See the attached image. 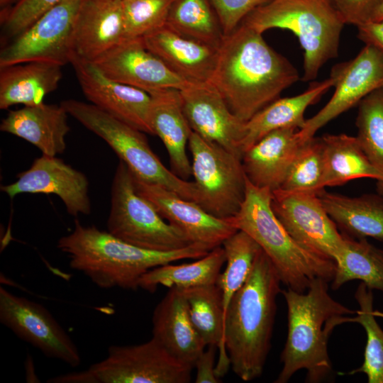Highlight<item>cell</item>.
Listing matches in <instances>:
<instances>
[{
    "instance_id": "6da1fadb",
    "label": "cell",
    "mask_w": 383,
    "mask_h": 383,
    "mask_svg": "<svg viewBox=\"0 0 383 383\" xmlns=\"http://www.w3.org/2000/svg\"><path fill=\"white\" fill-rule=\"evenodd\" d=\"M299 79L296 67L267 43L262 33L240 23L224 35L208 83L246 122Z\"/></svg>"
},
{
    "instance_id": "7a4b0ae2",
    "label": "cell",
    "mask_w": 383,
    "mask_h": 383,
    "mask_svg": "<svg viewBox=\"0 0 383 383\" xmlns=\"http://www.w3.org/2000/svg\"><path fill=\"white\" fill-rule=\"evenodd\" d=\"M281 283L273 263L261 249L248 279L229 304L223 344L232 370L243 381H252L263 372L271 348Z\"/></svg>"
},
{
    "instance_id": "3957f363",
    "label": "cell",
    "mask_w": 383,
    "mask_h": 383,
    "mask_svg": "<svg viewBox=\"0 0 383 383\" xmlns=\"http://www.w3.org/2000/svg\"><path fill=\"white\" fill-rule=\"evenodd\" d=\"M328 281L315 278L307 290L287 288L281 292L287 307V336L282 351L281 371L276 383H286L304 370L306 382H321L332 372L328 355L329 338L334 328L353 322L357 311L335 300L328 292Z\"/></svg>"
},
{
    "instance_id": "277c9868",
    "label": "cell",
    "mask_w": 383,
    "mask_h": 383,
    "mask_svg": "<svg viewBox=\"0 0 383 383\" xmlns=\"http://www.w3.org/2000/svg\"><path fill=\"white\" fill-rule=\"evenodd\" d=\"M57 248L65 253L70 267L87 276L101 289H138L140 278L148 270L184 259H199L211 250L194 243L169 252L140 248L121 240L108 231L84 226L74 220L72 231L61 237Z\"/></svg>"
},
{
    "instance_id": "5b68a950",
    "label": "cell",
    "mask_w": 383,
    "mask_h": 383,
    "mask_svg": "<svg viewBox=\"0 0 383 383\" xmlns=\"http://www.w3.org/2000/svg\"><path fill=\"white\" fill-rule=\"evenodd\" d=\"M271 199L270 189L257 187L247 179L245 200L229 219L260 245L287 288L304 292L315 278L331 282L336 269L335 260L296 240L274 214Z\"/></svg>"
},
{
    "instance_id": "8992f818",
    "label": "cell",
    "mask_w": 383,
    "mask_h": 383,
    "mask_svg": "<svg viewBox=\"0 0 383 383\" xmlns=\"http://www.w3.org/2000/svg\"><path fill=\"white\" fill-rule=\"evenodd\" d=\"M241 23L260 33L272 28L292 32L304 50V82L315 79L320 69L338 55L345 25L329 0H271Z\"/></svg>"
},
{
    "instance_id": "52a82bcc",
    "label": "cell",
    "mask_w": 383,
    "mask_h": 383,
    "mask_svg": "<svg viewBox=\"0 0 383 383\" xmlns=\"http://www.w3.org/2000/svg\"><path fill=\"white\" fill-rule=\"evenodd\" d=\"M60 104L70 116L103 139L137 179L199 203L194 182L183 179L168 170L150 148L143 132L92 104L72 99Z\"/></svg>"
},
{
    "instance_id": "ba28073f",
    "label": "cell",
    "mask_w": 383,
    "mask_h": 383,
    "mask_svg": "<svg viewBox=\"0 0 383 383\" xmlns=\"http://www.w3.org/2000/svg\"><path fill=\"white\" fill-rule=\"evenodd\" d=\"M107 230L124 242L153 251H174L194 244L137 192L132 172L121 160L111 184Z\"/></svg>"
},
{
    "instance_id": "9c48e42d",
    "label": "cell",
    "mask_w": 383,
    "mask_h": 383,
    "mask_svg": "<svg viewBox=\"0 0 383 383\" xmlns=\"http://www.w3.org/2000/svg\"><path fill=\"white\" fill-rule=\"evenodd\" d=\"M193 367L174 358L153 337L131 345H110L107 356L83 371L53 377L51 383H188Z\"/></svg>"
},
{
    "instance_id": "30bf717a",
    "label": "cell",
    "mask_w": 383,
    "mask_h": 383,
    "mask_svg": "<svg viewBox=\"0 0 383 383\" xmlns=\"http://www.w3.org/2000/svg\"><path fill=\"white\" fill-rule=\"evenodd\" d=\"M192 175L199 193V204L222 219L233 217L246 194L247 177L242 158L192 131L189 143Z\"/></svg>"
},
{
    "instance_id": "8fae6325",
    "label": "cell",
    "mask_w": 383,
    "mask_h": 383,
    "mask_svg": "<svg viewBox=\"0 0 383 383\" xmlns=\"http://www.w3.org/2000/svg\"><path fill=\"white\" fill-rule=\"evenodd\" d=\"M83 0H63L0 51V68L32 61L70 63L75 21Z\"/></svg>"
},
{
    "instance_id": "7c38bea8",
    "label": "cell",
    "mask_w": 383,
    "mask_h": 383,
    "mask_svg": "<svg viewBox=\"0 0 383 383\" xmlns=\"http://www.w3.org/2000/svg\"><path fill=\"white\" fill-rule=\"evenodd\" d=\"M0 321L17 337L48 358L72 367L81 363L77 346L51 313L40 304L0 287Z\"/></svg>"
},
{
    "instance_id": "4fadbf2b",
    "label": "cell",
    "mask_w": 383,
    "mask_h": 383,
    "mask_svg": "<svg viewBox=\"0 0 383 383\" xmlns=\"http://www.w3.org/2000/svg\"><path fill=\"white\" fill-rule=\"evenodd\" d=\"M330 77L335 91L327 104L313 116L306 119L297 135L304 141L328 122L357 105L367 95L383 87V52L365 45L353 59L331 69Z\"/></svg>"
},
{
    "instance_id": "5bb4252c",
    "label": "cell",
    "mask_w": 383,
    "mask_h": 383,
    "mask_svg": "<svg viewBox=\"0 0 383 383\" xmlns=\"http://www.w3.org/2000/svg\"><path fill=\"white\" fill-rule=\"evenodd\" d=\"M272 209L289 233L304 246L334 260L345 245V235L315 193L272 192Z\"/></svg>"
},
{
    "instance_id": "9a60e30c",
    "label": "cell",
    "mask_w": 383,
    "mask_h": 383,
    "mask_svg": "<svg viewBox=\"0 0 383 383\" xmlns=\"http://www.w3.org/2000/svg\"><path fill=\"white\" fill-rule=\"evenodd\" d=\"M70 64L84 95L91 104L145 133L154 135L150 94L108 77L93 62L74 52Z\"/></svg>"
},
{
    "instance_id": "2e32d148",
    "label": "cell",
    "mask_w": 383,
    "mask_h": 383,
    "mask_svg": "<svg viewBox=\"0 0 383 383\" xmlns=\"http://www.w3.org/2000/svg\"><path fill=\"white\" fill-rule=\"evenodd\" d=\"M16 177L14 182L1 187V191L11 199L24 193L55 194L70 215L91 213L87 177L56 156L42 154Z\"/></svg>"
},
{
    "instance_id": "e0dca14e",
    "label": "cell",
    "mask_w": 383,
    "mask_h": 383,
    "mask_svg": "<svg viewBox=\"0 0 383 383\" xmlns=\"http://www.w3.org/2000/svg\"><path fill=\"white\" fill-rule=\"evenodd\" d=\"M93 62L108 77L148 94L165 89L181 90L192 84L152 54L143 38H123Z\"/></svg>"
},
{
    "instance_id": "ac0fdd59",
    "label": "cell",
    "mask_w": 383,
    "mask_h": 383,
    "mask_svg": "<svg viewBox=\"0 0 383 383\" xmlns=\"http://www.w3.org/2000/svg\"><path fill=\"white\" fill-rule=\"evenodd\" d=\"M133 179L137 192L147 199L164 219L181 230L193 243L202 244L212 250L221 245L226 238L238 231L229 218H217L195 201L162 187L143 182L134 175Z\"/></svg>"
},
{
    "instance_id": "d6986e66",
    "label": "cell",
    "mask_w": 383,
    "mask_h": 383,
    "mask_svg": "<svg viewBox=\"0 0 383 383\" xmlns=\"http://www.w3.org/2000/svg\"><path fill=\"white\" fill-rule=\"evenodd\" d=\"M183 110L192 131L242 158L245 122L229 109L209 84H191L179 90Z\"/></svg>"
},
{
    "instance_id": "ffe728a7",
    "label": "cell",
    "mask_w": 383,
    "mask_h": 383,
    "mask_svg": "<svg viewBox=\"0 0 383 383\" xmlns=\"http://www.w3.org/2000/svg\"><path fill=\"white\" fill-rule=\"evenodd\" d=\"M152 337L174 358L194 367L206 345L194 328L182 289L169 288L152 314Z\"/></svg>"
},
{
    "instance_id": "44dd1931",
    "label": "cell",
    "mask_w": 383,
    "mask_h": 383,
    "mask_svg": "<svg viewBox=\"0 0 383 383\" xmlns=\"http://www.w3.org/2000/svg\"><path fill=\"white\" fill-rule=\"evenodd\" d=\"M143 38L146 48L178 77L192 84L209 82L218 48L184 37L166 26Z\"/></svg>"
},
{
    "instance_id": "7402d4cb",
    "label": "cell",
    "mask_w": 383,
    "mask_h": 383,
    "mask_svg": "<svg viewBox=\"0 0 383 383\" xmlns=\"http://www.w3.org/2000/svg\"><path fill=\"white\" fill-rule=\"evenodd\" d=\"M298 131L295 128L273 131L244 152L242 164L252 184L272 192L281 187L304 142Z\"/></svg>"
},
{
    "instance_id": "603a6c76",
    "label": "cell",
    "mask_w": 383,
    "mask_h": 383,
    "mask_svg": "<svg viewBox=\"0 0 383 383\" xmlns=\"http://www.w3.org/2000/svg\"><path fill=\"white\" fill-rule=\"evenodd\" d=\"M123 39L121 0H83L73 35L74 52L94 61Z\"/></svg>"
},
{
    "instance_id": "cb8c5ba5",
    "label": "cell",
    "mask_w": 383,
    "mask_h": 383,
    "mask_svg": "<svg viewBox=\"0 0 383 383\" xmlns=\"http://www.w3.org/2000/svg\"><path fill=\"white\" fill-rule=\"evenodd\" d=\"M68 116L61 104L23 106L9 111L0 130L29 142L43 155L56 156L66 150L65 139L70 131Z\"/></svg>"
},
{
    "instance_id": "d4e9b609",
    "label": "cell",
    "mask_w": 383,
    "mask_h": 383,
    "mask_svg": "<svg viewBox=\"0 0 383 383\" xmlns=\"http://www.w3.org/2000/svg\"><path fill=\"white\" fill-rule=\"evenodd\" d=\"M150 94L154 135L161 139L167 151L172 171L187 180L192 175V163L186 147L192 131L183 110L179 89H165Z\"/></svg>"
},
{
    "instance_id": "484cf974",
    "label": "cell",
    "mask_w": 383,
    "mask_h": 383,
    "mask_svg": "<svg viewBox=\"0 0 383 383\" xmlns=\"http://www.w3.org/2000/svg\"><path fill=\"white\" fill-rule=\"evenodd\" d=\"M61 65L32 61L0 68V109L36 106L55 91L62 78Z\"/></svg>"
},
{
    "instance_id": "4316f807",
    "label": "cell",
    "mask_w": 383,
    "mask_h": 383,
    "mask_svg": "<svg viewBox=\"0 0 383 383\" xmlns=\"http://www.w3.org/2000/svg\"><path fill=\"white\" fill-rule=\"evenodd\" d=\"M333 81L329 77L319 82H313L296 96L279 98L255 113L245 122V135L242 144L243 155L266 134L280 128H303L306 109L318 101L331 87Z\"/></svg>"
},
{
    "instance_id": "83f0119b",
    "label": "cell",
    "mask_w": 383,
    "mask_h": 383,
    "mask_svg": "<svg viewBox=\"0 0 383 383\" xmlns=\"http://www.w3.org/2000/svg\"><path fill=\"white\" fill-rule=\"evenodd\" d=\"M324 209L343 233L383 241V196L350 197L323 189L318 194Z\"/></svg>"
},
{
    "instance_id": "f1b7e54d",
    "label": "cell",
    "mask_w": 383,
    "mask_h": 383,
    "mask_svg": "<svg viewBox=\"0 0 383 383\" xmlns=\"http://www.w3.org/2000/svg\"><path fill=\"white\" fill-rule=\"evenodd\" d=\"M321 138L324 150L323 188L366 177L377 181L379 193L383 195V173L370 160L356 137L326 134Z\"/></svg>"
},
{
    "instance_id": "f546056e",
    "label": "cell",
    "mask_w": 383,
    "mask_h": 383,
    "mask_svg": "<svg viewBox=\"0 0 383 383\" xmlns=\"http://www.w3.org/2000/svg\"><path fill=\"white\" fill-rule=\"evenodd\" d=\"M183 291L190 318L197 333L206 346L218 348L219 358L216 365V374L221 378L231 367L223 344L225 318L221 292L216 283Z\"/></svg>"
},
{
    "instance_id": "4dcf8cb0",
    "label": "cell",
    "mask_w": 383,
    "mask_h": 383,
    "mask_svg": "<svg viewBox=\"0 0 383 383\" xmlns=\"http://www.w3.org/2000/svg\"><path fill=\"white\" fill-rule=\"evenodd\" d=\"M225 262V252L220 245L194 262L168 263L148 270L140 278L138 288L153 293L160 285L185 289L215 284Z\"/></svg>"
},
{
    "instance_id": "1f68e13d",
    "label": "cell",
    "mask_w": 383,
    "mask_h": 383,
    "mask_svg": "<svg viewBox=\"0 0 383 383\" xmlns=\"http://www.w3.org/2000/svg\"><path fill=\"white\" fill-rule=\"evenodd\" d=\"M344 235V248L335 259L332 289L337 290L347 282L357 279L372 291L383 293V250L366 238L355 239Z\"/></svg>"
},
{
    "instance_id": "d6a6232c",
    "label": "cell",
    "mask_w": 383,
    "mask_h": 383,
    "mask_svg": "<svg viewBox=\"0 0 383 383\" xmlns=\"http://www.w3.org/2000/svg\"><path fill=\"white\" fill-rule=\"evenodd\" d=\"M165 26L184 37L215 48L224 38L210 0H174Z\"/></svg>"
},
{
    "instance_id": "836d02e7",
    "label": "cell",
    "mask_w": 383,
    "mask_h": 383,
    "mask_svg": "<svg viewBox=\"0 0 383 383\" xmlns=\"http://www.w3.org/2000/svg\"><path fill=\"white\" fill-rule=\"evenodd\" d=\"M221 245L225 252L226 265L224 272L219 274L216 284L221 292L226 318L232 298L248 279L261 248L248 234L240 230L226 238Z\"/></svg>"
},
{
    "instance_id": "e575fe53",
    "label": "cell",
    "mask_w": 383,
    "mask_h": 383,
    "mask_svg": "<svg viewBox=\"0 0 383 383\" xmlns=\"http://www.w3.org/2000/svg\"><path fill=\"white\" fill-rule=\"evenodd\" d=\"M355 298L360 309L353 318V322L364 328L367 342L362 365L350 374L362 372L367 376L369 383H383V330L376 320L379 312L374 310L372 290L361 282L356 289Z\"/></svg>"
},
{
    "instance_id": "d590c367",
    "label": "cell",
    "mask_w": 383,
    "mask_h": 383,
    "mask_svg": "<svg viewBox=\"0 0 383 383\" xmlns=\"http://www.w3.org/2000/svg\"><path fill=\"white\" fill-rule=\"evenodd\" d=\"M324 150L321 138L303 142L279 189L318 194L323 189Z\"/></svg>"
},
{
    "instance_id": "8d00e7d4",
    "label": "cell",
    "mask_w": 383,
    "mask_h": 383,
    "mask_svg": "<svg viewBox=\"0 0 383 383\" xmlns=\"http://www.w3.org/2000/svg\"><path fill=\"white\" fill-rule=\"evenodd\" d=\"M357 106L356 138L372 163L383 173V87L367 95Z\"/></svg>"
},
{
    "instance_id": "74e56055",
    "label": "cell",
    "mask_w": 383,
    "mask_h": 383,
    "mask_svg": "<svg viewBox=\"0 0 383 383\" xmlns=\"http://www.w3.org/2000/svg\"><path fill=\"white\" fill-rule=\"evenodd\" d=\"M174 0H121L123 38H143L166 24Z\"/></svg>"
},
{
    "instance_id": "f35d334b",
    "label": "cell",
    "mask_w": 383,
    "mask_h": 383,
    "mask_svg": "<svg viewBox=\"0 0 383 383\" xmlns=\"http://www.w3.org/2000/svg\"><path fill=\"white\" fill-rule=\"evenodd\" d=\"M63 0H18L9 9H2L1 21L5 34L14 38L45 12Z\"/></svg>"
},
{
    "instance_id": "ab89813d",
    "label": "cell",
    "mask_w": 383,
    "mask_h": 383,
    "mask_svg": "<svg viewBox=\"0 0 383 383\" xmlns=\"http://www.w3.org/2000/svg\"><path fill=\"white\" fill-rule=\"evenodd\" d=\"M224 35L233 32L253 10L271 0H210Z\"/></svg>"
},
{
    "instance_id": "60d3db41",
    "label": "cell",
    "mask_w": 383,
    "mask_h": 383,
    "mask_svg": "<svg viewBox=\"0 0 383 383\" xmlns=\"http://www.w3.org/2000/svg\"><path fill=\"white\" fill-rule=\"evenodd\" d=\"M345 24L360 26L372 20L383 0H329Z\"/></svg>"
},
{
    "instance_id": "b9f144b4",
    "label": "cell",
    "mask_w": 383,
    "mask_h": 383,
    "mask_svg": "<svg viewBox=\"0 0 383 383\" xmlns=\"http://www.w3.org/2000/svg\"><path fill=\"white\" fill-rule=\"evenodd\" d=\"M216 346L208 345L198 357L194 367L196 369V383H218L220 378L216 374L215 355Z\"/></svg>"
},
{
    "instance_id": "7bdbcfd3",
    "label": "cell",
    "mask_w": 383,
    "mask_h": 383,
    "mask_svg": "<svg viewBox=\"0 0 383 383\" xmlns=\"http://www.w3.org/2000/svg\"><path fill=\"white\" fill-rule=\"evenodd\" d=\"M357 38L383 52V19L370 21L357 27Z\"/></svg>"
},
{
    "instance_id": "ee69618b",
    "label": "cell",
    "mask_w": 383,
    "mask_h": 383,
    "mask_svg": "<svg viewBox=\"0 0 383 383\" xmlns=\"http://www.w3.org/2000/svg\"><path fill=\"white\" fill-rule=\"evenodd\" d=\"M18 0H0V6L1 9H6V7H11L16 4Z\"/></svg>"
},
{
    "instance_id": "f6af8a7d",
    "label": "cell",
    "mask_w": 383,
    "mask_h": 383,
    "mask_svg": "<svg viewBox=\"0 0 383 383\" xmlns=\"http://www.w3.org/2000/svg\"><path fill=\"white\" fill-rule=\"evenodd\" d=\"M383 19V4L374 13L372 21H380Z\"/></svg>"
}]
</instances>
